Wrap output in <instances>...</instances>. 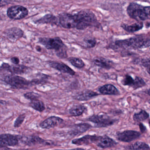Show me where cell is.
<instances>
[{"label": "cell", "mask_w": 150, "mask_h": 150, "mask_svg": "<svg viewBox=\"0 0 150 150\" xmlns=\"http://www.w3.org/2000/svg\"><path fill=\"white\" fill-rule=\"evenodd\" d=\"M150 46V38L143 36H135L127 39L114 41L111 46L114 50L123 49H139L148 48Z\"/></svg>", "instance_id": "6da1fadb"}, {"label": "cell", "mask_w": 150, "mask_h": 150, "mask_svg": "<svg viewBox=\"0 0 150 150\" xmlns=\"http://www.w3.org/2000/svg\"><path fill=\"white\" fill-rule=\"evenodd\" d=\"M39 43L48 50H55L56 55L60 58L65 59L68 57L67 47L59 38H40Z\"/></svg>", "instance_id": "7a4b0ae2"}, {"label": "cell", "mask_w": 150, "mask_h": 150, "mask_svg": "<svg viewBox=\"0 0 150 150\" xmlns=\"http://www.w3.org/2000/svg\"><path fill=\"white\" fill-rule=\"evenodd\" d=\"M74 16L76 28L78 30H84L89 26L94 25L97 21L96 16L90 11H82Z\"/></svg>", "instance_id": "3957f363"}, {"label": "cell", "mask_w": 150, "mask_h": 150, "mask_svg": "<svg viewBox=\"0 0 150 150\" xmlns=\"http://www.w3.org/2000/svg\"><path fill=\"white\" fill-rule=\"evenodd\" d=\"M1 79L11 88L14 89H26L33 85L31 81H28L23 77L16 75H5L3 76Z\"/></svg>", "instance_id": "277c9868"}, {"label": "cell", "mask_w": 150, "mask_h": 150, "mask_svg": "<svg viewBox=\"0 0 150 150\" xmlns=\"http://www.w3.org/2000/svg\"><path fill=\"white\" fill-rule=\"evenodd\" d=\"M127 11L130 17L137 21H144L149 19L144 7L137 4H130L128 7Z\"/></svg>", "instance_id": "5b68a950"}, {"label": "cell", "mask_w": 150, "mask_h": 150, "mask_svg": "<svg viewBox=\"0 0 150 150\" xmlns=\"http://www.w3.org/2000/svg\"><path fill=\"white\" fill-rule=\"evenodd\" d=\"M89 121L95 124L97 127H105L113 125L116 120L105 115H93L88 119Z\"/></svg>", "instance_id": "8992f818"}, {"label": "cell", "mask_w": 150, "mask_h": 150, "mask_svg": "<svg viewBox=\"0 0 150 150\" xmlns=\"http://www.w3.org/2000/svg\"><path fill=\"white\" fill-rule=\"evenodd\" d=\"M28 14L26 8L19 5L12 6L8 9L7 15L9 18L14 20H19L25 17Z\"/></svg>", "instance_id": "52a82bcc"}, {"label": "cell", "mask_w": 150, "mask_h": 150, "mask_svg": "<svg viewBox=\"0 0 150 150\" xmlns=\"http://www.w3.org/2000/svg\"><path fill=\"white\" fill-rule=\"evenodd\" d=\"M141 134L140 132L133 130H126L118 132L116 134V138L120 142H130L140 138Z\"/></svg>", "instance_id": "ba28073f"}, {"label": "cell", "mask_w": 150, "mask_h": 150, "mask_svg": "<svg viewBox=\"0 0 150 150\" xmlns=\"http://www.w3.org/2000/svg\"><path fill=\"white\" fill-rule=\"evenodd\" d=\"M122 83L124 86H131L134 90L145 86L146 83L143 79L140 77L136 76L134 79L129 75H125L122 81Z\"/></svg>", "instance_id": "9c48e42d"}, {"label": "cell", "mask_w": 150, "mask_h": 150, "mask_svg": "<svg viewBox=\"0 0 150 150\" xmlns=\"http://www.w3.org/2000/svg\"><path fill=\"white\" fill-rule=\"evenodd\" d=\"M28 68L24 65H15L10 66L6 63H3L1 67V70H5L12 74H24L28 70Z\"/></svg>", "instance_id": "30bf717a"}, {"label": "cell", "mask_w": 150, "mask_h": 150, "mask_svg": "<svg viewBox=\"0 0 150 150\" xmlns=\"http://www.w3.org/2000/svg\"><path fill=\"white\" fill-rule=\"evenodd\" d=\"M63 122L62 118L57 116H52L48 117L40 124V127L42 129H49L57 127Z\"/></svg>", "instance_id": "8fae6325"}, {"label": "cell", "mask_w": 150, "mask_h": 150, "mask_svg": "<svg viewBox=\"0 0 150 150\" xmlns=\"http://www.w3.org/2000/svg\"><path fill=\"white\" fill-rule=\"evenodd\" d=\"M60 23L64 28H76V24L74 15L68 13H63L60 16Z\"/></svg>", "instance_id": "7c38bea8"}, {"label": "cell", "mask_w": 150, "mask_h": 150, "mask_svg": "<svg viewBox=\"0 0 150 150\" xmlns=\"http://www.w3.org/2000/svg\"><path fill=\"white\" fill-rule=\"evenodd\" d=\"M100 136L87 135L81 138L75 139L72 141L73 144L77 145H88L92 143H97Z\"/></svg>", "instance_id": "4fadbf2b"}, {"label": "cell", "mask_w": 150, "mask_h": 150, "mask_svg": "<svg viewBox=\"0 0 150 150\" xmlns=\"http://www.w3.org/2000/svg\"><path fill=\"white\" fill-rule=\"evenodd\" d=\"M1 147L6 146H15L17 145L18 140V137L9 134H2L0 138Z\"/></svg>", "instance_id": "5bb4252c"}, {"label": "cell", "mask_w": 150, "mask_h": 150, "mask_svg": "<svg viewBox=\"0 0 150 150\" xmlns=\"http://www.w3.org/2000/svg\"><path fill=\"white\" fill-rule=\"evenodd\" d=\"M5 34L7 39L12 43L16 42L23 36V32L16 27L10 28L5 31Z\"/></svg>", "instance_id": "9a60e30c"}, {"label": "cell", "mask_w": 150, "mask_h": 150, "mask_svg": "<svg viewBox=\"0 0 150 150\" xmlns=\"http://www.w3.org/2000/svg\"><path fill=\"white\" fill-rule=\"evenodd\" d=\"M48 64L51 68L56 69L61 73L68 74L71 76H74L75 74V71L64 63L55 61H49L48 62Z\"/></svg>", "instance_id": "2e32d148"}, {"label": "cell", "mask_w": 150, "mask_h": 150, "mask_svg": "<svg viewBox=\"0 0 150 150\" xmlns=\"http://www.w3.org/2000/svg\"><path fill=\"white\" fill-rule=\"evenodd\" d=\"M98 95H99L98 93L92 90H85L75 95L74 98L76 100L86 101L90 100Z\"/></svg>", "instance_id": "e0dca14e"}, {"label": "cell", "mask_w": 150, "mask_h": 150, "mask_svg": "<svg viewBox=\"0 0 150 150\" xmlns=\"http://www.w3.org/2000/svg\"><path fill=\"white\" fill-rule=\"evenodd\" d=\"M96 144L98 147L105 149L114 147L117 145V143L112 138H110L107 136L105 135L100 136Z\"/></svg>", "instance_id": "ac0fdd59"}, {"label": "cell", "mask_w": 150, "mask_h": 150, "mask_svg": "<svg viewBox=\"0 0 150 150\" xmlns=\"http://www.w3.org/2000/svg\"><path fill=\"white\" fill-rule=\"evenodd\" d=\"M91 125L88 123H79L76 124L69 132L70 135L75 136L83 134L91 128Z\"/></svg>", "instance_id": "d6986e66"}, {"label": "cell", "mask_w": 150, "mask_h": 150, "mask_svg": "<svg viewBox=\"0 0 150 150\" xmlns=\"http://www.w3.org/2000/svg\"><path fill=\"white\" fill-rule=\"evenodd\" d=\"M98 90L103 95H118L119 94L118 89L113 85L111 84L104 85L100 86Z\"/></svg>", "instance_id": "ffe728a7"}, {"label": "cell", "mask_w": 150, "mask_h": 150, "mask_svg": "<svg viewBox=\"0 0 150 150\" xmlns=\"http://www.w3.org/2000/svg\"><path fill=\"white\" fill-rule=\"evenodd\" d=\"M93 62L97 67L107 69H111L114 65V63L112 61L102 57L95 58Z\"/></svg>", "instance_id": "44dd1931"}, {"label": "cell", "mask_w": 150, "mask_h": 150, "mask_svg": "<svg viewBox=\"0 0 150 150\" xmlns=\"http://www.w3.org/2000/svg\"><path fill=\"white\" fill-rule=\"evenodd\" d=\"M121 27L126 31L129 33H134L141 30L143 27V23L141 22L136 23L131 25L122 24Z\"/></svg>", "instance_id": "7402d4cb"}, {"label": "cell", "mask_w": 150, "mask_h": 150, "mask_svg": "<svg viewBox=\"0 0 150 150\" xmlns=\"http://www.w3.org/2000/svg\"><path fill=\"white\" fill-rule=\"evenodd\" d=\"M87 110L86 107L83 105H77L72 107L69 110V113L72 116H79L82 115Z\"/></svg>", "instance_id": "603a6c76"}, {"label": "cell", "mask_w": 150, "mask_h": 150, "mask_svg": "<svg viewBox=\"0 0 150 150\" xmlns=\"http://www.w3.org/2000/svg\"><path fill=\"white\" fill-rule=\"evenodd\" d=\"M129 150H150V146L146 143L141 142H136L127 146Z\"/></svg>", "instance_id": "cb8c5ba5"}, {"label": "cell", "mask_w": 150, "mask_h": 150, "mask_svg": "<svg viewBox=\"0 0 150 150\" xmlns=\"http://www.w3.org/2000/svg\"><path fill=\"white\" fill-rule=\"evenodd\" d=\"M37 23H48L56 24L58 22L57 18L52 15H47L42 18L38 20Z\"/></svg>", "instance_id": "d4e9b609"}, {"label": "cell", "mask_w": 150, "mask_h": 150, "mask_svg": "<svg viewBox=\"0 0 150 150\" xmlns=\"http://www.w3.org/2000/svg\"><path fill=\"white\" fill-rule=\"evenodd\" d=\"M29 105L38 112H42L45 109V106L44 102L39 99L32 100L30 102Z\"/></svg>", "instance_id": "484cf974"}, {"label": "cell", "mask_w": 150, "mask_h": 150, "mask_svg": "<svg viewBox=\"0 0 150 150\" xmlns=\"http://www.w3.org/2000/svg\"><path fill=\"white\" fill-rule=\"evenodd\" d=\"M150 115L149 113L144 110H141L138 113H135L133 115V119L137 122L143 121L149 119Z\"/></svg>", "instance_id": "4316f807"}, {"label": "cell", "mask_w": 150, "mask_h": 150, "mask_svg": "<svg viewBox=\"0 0 150 150\" xmlns=\"http://www.w3.org/2000/svg\"><path fill=\"white\" fill-rule=\"evenodd\" d=\"M26 143L28 145H32L36 144H46V142L45 140L41 139L40 137L38 136H31L27 137L25 140H24Z\"/></svg>", "instance_id": "83f0119b"}, {"label": "cell", "mask_w": 150, "mask_h": 150, "mask_svg": "<svg viewBox=\"0 0 150 150\" xmlns=\"http://www.w3.org/2000/svg\"><path fill=\"white\" fill-rule=\"evenodd\" d=\"M68 61L73 66L77 68L82 69L85 67V64L82 60L79 58L71 57L68 59Z\"/></svg>", "instance_id": "f1b7e54d"}, {"label": "cell", "mask_w": 150, "mask_h": 150, "mask_svg": "<svg viewBox=\"0 0 150 150\" xmlns=\"http://www.w3.org/2000/svg\"><path fill=\"white\" fill-rule=\"evenodd\" d=\"M48 77H49V76L41 74V75H39L38 77L33 79L32 81H31V82L33 85L45 83L46 81V79H48Z\"/></svg>", "instance_id": "f546056e"}, {"label": "cell", "mask_w": 150, "mask_h": 150, "mask_svg": "<svg viewBox=\"0 0 150 150\" xmlns=\"http://www.w3.org/2000/svg\"><path fill=\"white\" fill-rule=\"evenodd\" d=\"M24 97L27 99L30 100L32 101V100L39 99V98L41 97V95L37 93L30 92L25 93L24 94Z\"/></svg>", "instance_id": "4dcf8cb0"}, {"label": "cell", "mask_w": 150, "mask_h": 150, "mask_svg": "<svg viewBox=\"0 0 150 150\" xmlns=\"http://www.w3.org/2000/svg\"><path fill=\"white\" fill-rule=\"evenodd\" d=\"M140 62L141 65L146 69L148 74L150 75V57L144 58Z\"/></svg>", "instance_id": "1f68e13d"}, {"label": "cell", "mask_w": 150, "mask_h": 150, "mask_svg": "<svg viewBox=\"0 0 150 150\" xmlns=\"http://www.w3.org/2000/svg\"><path fill=\"white\" fill-rule=\"evenodd\" d=\"M84 41L85 43V47L87 48H93L97 45V41L94 38H85Z\"/></svg>", "instance_id": "d6a6232c"}, {"label": "cell", "mask_w": 150, "mask_h": 150, "mask_svg": "<svg viewBox=\"0 0 150 150\" xmlns=\"http://www.w3.org/2000/svg\"><path fill=\"white\" fill-rule=\"evenodd\" d=\"M25 115L22 114L19 115L14 122V127L15 128L19 127L24 121L25 119Z\"/></svg>", "instance_id": "836d02e7"}, {"label": "cell", "mask_w": 150, "mask_h": 150, "mask_svg": "<svg viewBox=\"0 0 150 150\" xmlns=\"http://www.w3.org/2000/svg\"><path fill=\"white\" fill-rule=\"evenodd\" d=\"M11 62L15 65H18L19 63V59L17 57H12L11 58Z\"/></svg>", "instance_id": "e575fe53"}, {"label": "cell", "mask_w": 150, "mask_h": 150, "mask_svg": "<svg viewBox=\"0 0 150 150\" xmlns=\"http://www.w3.org/2000/svg\"><path fill=\"white\" fill-rule=\"evenodd\" d=\"M139 128H140V131L142 133H144L146 131V127L144 125L143 123H140L139 125Z\"/></svg>", "instance_id": "d590c367"}, {"label": "cell", "mask_w": 150, "mask_h": 150, "mask_svg": "<svg viewBox=\"0 0 150 150\" xmlns=\"http://www.w3.org/2000/svg\"><path fill=\"white\" fill-rule=\"evenodd\" d=\"M144 10L149 17V19H150V6L144 7Z\"/></svg>", "instance_id": "8d00e7d4"}, {"label": "cell", "mask_w": 150, "mask_h": 150, "mask_svg": "<svg viewBox=\"0 0 150 150\" xmlns=\"http://www.w3.org/2000/svg\"><path fill=\"white\" fill-rule=\"evenodd\" d=\"M36 49L38 52H41V47L40 46H36Z\"/></svg>", "instance_id": "74e56055"}, {"label": "cell", "mask_w": 150, "mask_h": 150, "mask_svg": "<svg viewBox=\"0 0 150 150\" xmlns=\"http://www.w3.org/2000/svg\"><path fill=\"white\" fill-rule=\"evenodd\" d=\"M145 93H147L148 95L150 96V89H148L147 91H145Z\"/></svg>", "instance_id": "f35d334b"}, {"label": "cell", "mask_w": 150, "mask_h": 150, "mask_svg": "<svg viewBox=\"0 0 150 150\" xmlns=\"http://www.w3.org/2000/svg\"><path fill=\"white\" fill-rule=\"evenodd\" d=\"M149 126L150 127V120H149Z\"/></svg>", "instance_id": "ab89813d"}, {"label": "cell", "mask_w": 150, "mask_h": 150, "mask_svg": "<svg viewBox=\"0 0 150 150\" xmlns=\"http://www.w3.org/2000/svg\"><path fill=\"white\" fill-rule=\"evenodd\" d=\"M149 104L150 105V100H149Z\"/></svg>", "instance_id": "60d3db41"}]
</instances>
